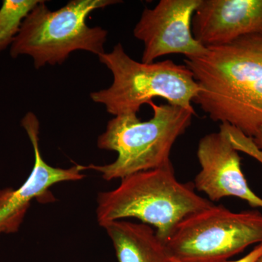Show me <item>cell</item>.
<instances>
[{
	"instance_id": "cell-10",
	"label": "cell",
	"mask_w": 262,
	"mask_h": 262,
	"mask_svg": "<svg viewBox=\"0 0 262 262\" xmlns=\"http://www.w3.org/2000/svg\"><path fill=\"white\" fill-rule=\"evenodd\" d=\"M192 32L206 48L262 36V0H201L193 15Z\"/></svg>"
},
{
	"instance_id": "cell-4",
	"label": "cell",
	"mask_w": 262,
	"mask_h": 262,
	"mask_svg": "<svg viewBox=\"0 0 262 262\" xmlns=\"http://www.w3.org/2000/svg\"><path fill=\"white\" fill-rule=\"evenodd\" d=\"M100 62L111 71L110 88L91 94L95 103L102 104L114 116L137 115L142 105L162 98L168 103L195 113L192 102L198 92L193 74L185 65L171 60L146 63L127 54L121 43L110 53L98 56Z\"/></svg>"
},
{
	"instance_id": "cell-12",
	"label": "cell",
	"mask_w": 262,
	"mask_h": 262,
	"mask_svg": "<svg viewBox=\"0 0 262 262\" xmlns=\"http://www.w3.org/2000/svg\"><path fill=\"white\" fill-rule=\"evenodd\" d=\"M41 0H5L0 8V52L13 44L24 19Z\"/></svg>"
},
{
	"instance_id": "cell-13",
	"label": "cell",
	"mask_w": 262,
	"mask_h": 262,
	"mask_svg": "<svg viewBox=\"0 0 262 262\" xmlns=\"http://www.w3.org/2000/svg\"><path fill=\"white\" fill-rule=\"evenodd\" d=\"M262 254V244H258L256 247L253 248L251 252L248 253L244 257L239 258L237 261H227L225 262H254ZM175 262H179L174 259Z\"/></svg>"
},
{
	"instance_id": "cell-9",
	"label": "cell",
	"mask_w": 262,
	"mask_h": 262,
	"mask_svg": "<svg viewBox=\"0 0 262 262\" xmlns=\"http://www.w3.org/2000/svg\"><path fill=\"white\" fill-rule=\"evenodd\" d=\"M196 156L201 170L194 179V187L204 192L210 201L234 196L252 208H262V198L248 186L241 169V157L222 127L202 138Z\"/></svg>"
},
{
	"instance_id": "cell-14",
	"label": "cell",
	"mask_w": 262,
	"mask_h": 262,
	"mask_svg": "<svg viewBox=\"0 0 262 262\" xmlns=\"http://www.w3.org/2000/svg\"><path fill=\"white\" fill-rule=\"evenodd\" d=\"M244 152L250 156L253 157L262 163V151L254 142H249L246 144L244 148Z\"/></svg>"
},
{
	"instance_id": "cell-11",
	"label": "cell",
	"mask_w": 262,
	"mask_h": 262,
	"mask_svg": "<svg viewBox=\"0 0 262 262\" xmlns=\"http://www.w3.org/2000/svg\"><path fill=\"white\" fill-rule=\"evenodd\" d=\"M101 227L113 242L118 262H175L151 226L115 220Z\"/></svg>"
},
{
	"instance_id": "cell-2",
	"label": "cell",
	"mask_w": 262,
	"mask_h": 262,
	"mask_svg": "<svg viewBox=\"0 0 262 262\" xmlns=\"http://www.w3.org/2000/svg\"><path fill=\"white\" fill-rule=\"evenodd\" d=\"M213 205L196 194L194 183L179 182L169 161L124 177L115 189L98 193L96 217L101 227L112 221L137 219L155 227L166 244L184 219Z\"/></svg>"
},
{
	"instance_id": "cell-8",
	"label": "cell",
	"mask_w": 262,
	"mask_h": 262,
	"mask_svg": "<svg viewBox=\"0 0 262 262\" xmlns=\"http://www.w3.org/2000/svg\"><path fill=\"white\" fill-rule=\"evenodd\" d=\"M21 126L34 149V164L30 175L20 187L0 189V235L18 232L33 200L45 195L52 186L85 177L80 165L70 168H56L45 161L39 148L40 125L35 114H26Z\"/></svg>"
},
{
	"instance_id": "cell-3",
	"label": "cell",
	"mask_w": 262,
	"mask_h": 262,
	"mask_svg": "<svg viewBox=\"0 0 262 262\" xmlns=\"http://www.w3.org/2000/svg\"><path fill=\"white\" fill-rule=\"evenodd\" d=\"M149 105L153 117L147 121H141L134 114L110 120L106 130L98 136L97 146L100 149L116 151L117 159L106 165H81L82 170L97 171L110 182L170 161L173 144L190 126L196 113L170 103L158 105L151 101Z\"/></svg>"
},
{
	"instance_id": "cell-5",
	"label": "cell",
	"mask_w": 262,
	"mask_h": 262,
	"mask_svg": "<svg viewBox=\"0 0 262 262\" xmlns=\"http://www.w3.org/2000/svg\"><path fill=\"white\" fill-rule=\"evenodd\" d=\"M118 0H72L60 9L51 10L41 0L24 19L10 48V56L32 57L34 67L62 64L72 52L84 51L100 56L105 53L107 31L91 27L92 12L121 3Z\"/></svg>"
},
{
	"instance_id": "cell-7",
	"label": "cell",
	"mask_w": 262,
	"mask_h": 262,
	"mask_svg": "<svg viewBox=\"0 0 262 262\" xmlns=\"http://www.w3.org/2000/svg\"><path fill=\"white\" fill-rule=\"evenodd\" d=\"M201 0H161L155 8H145L134 35L144 44L141 62L154 63L160 57L182 54L202 56L207 48L194 37L192 20Z\"/></svg>"
},
{
	"instance_id": "cell-1",
	"label": "cell",
	"mask_w": 262,
	"mask_h": 262,
	"mask_svg": "<svg viewBox=\"0 0 262 262\" xmlns=\"http://www.w3.org/2000/svg\"><path fill=\"white\" fill-rule=\"evenodd\" d=\"M184 63L198 85L193 102L213 121L253 139L262 127V36L207 48Z\"/></svg>"
},
{
	"instance_id": "cell-15",
	"label": "cell",
	"mask_w": 262,
	"mask_h": 262,
	"mask_svg": "<svg viewBox=\"0 0 262 262\" xmlns=\"http://www.w3.org/2000/svg\"><path fill=\"white\" fill-rule=\"evenodd\" d=\"M253 140L256 145L262 151V127L258 130L256 135L253 138Z\"/></svg>"
},
{
	"instance_id": "cell-16",
	"label": "cell",
	"mask_w": 262,
	"mask_h": 262,
	"mask_svg": "<svg viewBox=\"0 0 262 262\" xmlns=\"http://www.w3.org/2000/svg\"><path fill=\"white\" fill-rule=\"evenodd\" d=\"M254 262H262V254Z\"/></svg>"
},
{
	"instance_id": "cell-6",
	"label": "cell",
	"mask_w": 262,
	"mask_h": 262,
	"mask_svg": "<svg viewBox=\"0 0 262 262\" xmlns=\"http://www.w3.org/2000/svg\"><path fill=\"white\" fill-rule=\"evenodd\" d=\"M256 244H262L261 212L213 205L184 219L166 246L179 262H225Z\"/></svg>"
}]
</instances>
